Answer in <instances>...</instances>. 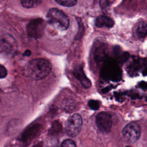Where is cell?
I'll list each match as a JSON object with an SVG mask.
<instances>
[{"mask_svg":"<svg viewBox=\"0 0 147 147\" xmlns=\"http://www.w3.org/2000/svg\"><path fill=\"white\" fill-rule=\"evenodd\" d=\"M88 106L90 109L94 110H96L99 108L100 103L98 100H90L88 102Z\"/></svg>","mask_w":147,"mask_h":147,"instance_id":"obj_14","label":"cell"},{"mask_svg":"<svg viewBox=\"0 0 147 147\" xmlns=\"http://www.w3.org/2000/svg\"><path fill=\"white\" fill-rule=\"evenodd\" d=\"M101 74L105 79H109L114 81L119 80L121 77L120 68L113 62L106 63L102 69Z\"/></svg>","mask_w":147,"mask_h":147,"instance_id":"obj_5","label":"cell"},{"mask_svg":"<svg viewBox=\"0 0 147 147\" xmlns=\"http://www.w3.org/2000/svg\"><path fill=\"white\" fill-rule=\"evenodd\" d=\"M47 18L48 22L51 26L60 30H65L69 26V18L64 12L57 9H51L48 12Z\"/></svg>","mask_w":147,"mask_h":147,"instance_id":"obj_2","label":"cell"},{"mask_svg":"<svg viewBox=\"0 0 147 147\" xmlns=\"http://www.w3.org/2000/svg\"><path fill=\"white\" fill-rule=\"evenodd\" d=\"M136 33L138 37H144L147 34V24L144 21H142L138 24L136 28Z\"/></svg>","mask_w":147,"mask_h":147,"instance_id":"obj_11","label":"cell"},{"mask_svg":"<svg viewBox=\"0 0 147 147\" xmlns=\"http://www.w3.org/2000/svg\"><path fill=\"white\" fill-rule=\"evenodd\" d=\"M45 23L43 20L37 19L33 20L27 26L28 35L33 38H38L43 35Z\"/></svg>","mask_w":147,"mask_h":147,"instance_id":"obj_6","label":"cell"},{"mask_svg":"<svg viewBox=\"0 0 147 147\" xmlns=\"http://www.w3.org/2000/svg\"><path fill=\"white\" fill-rule=\"evenodd\" d=\"M96 123L100 130L105 132L109 131L112 125L110 114L106 111L99 113L96 117Z\"/></svg>","mask_w":147,"mask_h":147,"instance_id":"obj_7","label":"cell"},{"mask_svg":"<svg viewBox=\"0 0 147 147\" xmlns=\"http://www.w3.org/2000/svg\"><path fill=\"white\" fill-rule=\"evenodd\" d=\"M51 63L42 58L32 60L26 64L25 69L26 76L32 80H39L46 77L51 72Z\"/></svg>","mask_w":147,"mask_h":147,"instance_id":"obj_1","label":"cell"},{"mask_svg":"<svg viewBox=\"0 0 147 147\" xmlns=\"http://www.w3.org/2000/svg\"><path fill=\"white\" fill-rule=\"evenodd\" d=\"M61 147H76L75 142L71 139H67L63 141Z\"/></svg>","mask_w":147,"mask_h":147,"instance_id":"obj_15","label":"cell"},{"mask_svg":"<svg viewBox=\"0 0 147 147\" xmlns=\"http://www.w3.org/2000/svg\"><path fill=\"white\" fill-rule=\"evenodd\" d=\"M114 24V21L110 17L105 16H100L95 20V25L97 27H107L111 28Z\"/></svg>","mask_w":147,"mask_h":147,"instance_id":"obj_10","label":"cell"},{"mask_svg":"<svg viewBox=\"0 0 147 147\" xmlns=\"http://www.w3.org/2000/svg\"><path fill=\"white\" fill-rule=\"evenodd\" d=\"M42 2L41 1H21L22 6L26 8H32L37 6Z\"/></svg>","mask_w":147,"mask_h":147,"instance_id":"obj_12","label":"cell"},{"mask_svg":"<svg viewBox=\"0 0 147 147\" xmlns=\"http://www.w3.org/2000/svg\"><path fill=\"white\" fill-rule=\"evenodd\" d=\"M126 147H131V146H126Z\"/></svg>","mask_w":147,"mask_h":147,"instance_id":"obj_17","label":"cell"},{"mask_svg":"<svg viewBox=\"0 0 147 147\" xmlns=\"http://www.w3.org/2000/svg\"><path fill=\"white\" fill-rule=\"evenodd\" d=\"M0 43L2 48L6 51L11 52V51L16 47L15 41L12 36H10L9 34H6L5 36H2Z\"/></svg>","mask_w":147,"mask_h":147,"instance_id":"obj_9","label":"cell"},{"mask_svg":"<svg viewBox=\"0 0 147 147\" xmlns=\"http://www.w3.org/2000/svg\"><path fill=\"white\" fill-rule=\"evenodd\" d=\"M141 134V127L139 124L132 122L126 125L122 130L123 138L129 142L137 141Z\"/></svg>","mask_w":147,"mask_h":147,"instance_id":"obj_4","label":"cell"},{"mask_svg":"<svg viewBox=\"0 0 147 147\" xmlns=\"http://www.w3.org/2000/svg\"><path fill=\"white\" fill-rule=\"evenodd\" d=\"M74 75H75V78L81 83L83 87L85 88H89L91 87V81L84 74L82 67L79 66L76 67L74 71Z\"/></svg>","mask_w":147,"mask_h":147,"instance_id":"obj_8","label":"cell"},{"mask_svg":"<svg viewBox=\"0 0 147 147\" xmlns=\"http://www.w3.org/2000/svg\"><path fill=\"white\" fill-rule=\"evenodd\" d=\"M7 75V70L6 68L0 64V79L4 78Z\"/></svg>","mask_w":147,"mask_h":147,"instance_id":"obj_16","label":"cell"},{"mask_svg":"<svg viewBox=\"0 0 147 147\" xmlns=\"http://www.w3.org/2000/svg\"><path fill=\"white\" fill-rule=\"evenodd\" d=\"M83 121L82 117L78 114H74L71 116L65 123V131L71 137H75L80 132L82 127Z\"/></svg>","mask_w":147,"mask_h":147,"instance_id":"obj_3","label":"cell"},{"mask_svg":"<svg viewBox=\"0 0 147 147\" xmlns=\"http://www.w3.org/2000/svg\"><path fill=\"white\" fill-rule=\"evenodd\" d=\"M55 1L59 5L63 6H65V7L73 6L77 3V1H75V0H67V1L56 0Z\"/></svg>","mask_w":147,"mask_h":147,"instance_id":"obj_13","label":"cell"}]
</instances>
